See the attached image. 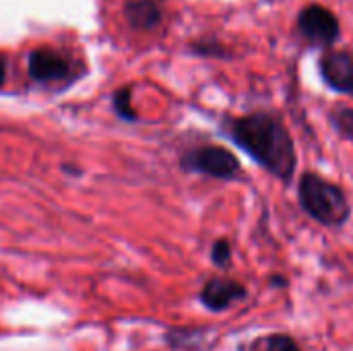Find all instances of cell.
Listing matches in <instances>:
<instances>
[{
    "mask_svg": "<svg viewBox=\"0 0 353 351\" xmlns=\"http://www.w3.org/2000/svg\"><path fill=\"white\" fill-rule=\"evenodd\" d=\"M70 72V66L66 58H62L54 50H35L29 56V74L37 83H52L60 81Z\"/></svg>",
    "mask_w": 353,
    "mask_h": 351,
    "instance_id": "6",
    "label": "cell"
},
{
    "mask_svg": "<svg viewBox=\"0 0 353 351\" xmlns=\"http://www.w3.org/2000/svg\"><path fill=\"white\" fill-rule=\"evenodd\" d=\"M4 79H6V66H4V60L0 58V87L4 85Z\"/></svg>",
    "mask_w": 353,
    "mask_h": 351,
    "instance_id": "13",
    "label": "cell"
},
{
    "mask_svg": "<svg viewBox=\"0 0 353 351\" xmlns=\"http://www.w3.org/2000/svg\"><path fill=\"white\" fill-rule=\"evenodd\" d=\"M246 290L230 279H211L201 294V300L207 308L211 310H225L228 306H232L236 300L244 298Z\"/></svg>",
    "mask_w": 353,
    "mask_h": 351,
    "instance_id": "7",
    "label": "cell"
},
{
    "mask_svg": "<svg viewBox=\"0 0 353 351\" xmlns=\"http://www.w3.org/2000/svg\"><path fill=\"white\" fill-rule=\"evenodd\" d=\"M321 72L331 89L353 97V56L350 52H327L321 60Z\"/></svg>",
    "mask_w": 353,
    "mask_h": 351,
    "instance_id": "5",
    "label": "cell"
},
{
    "mask_svg": "<svg viewBox=\"0 0 353 351\" xmlns=\"http://www.w3.org/2000/svg\"><path fill=\"white\" fill-rule=\"evenodd\" d=\"M230 134L254 161L281 180H290L296 170V149L288 128L271 114H252L236 120Z\"/></svg>",
    "mask_w": 353,
    "mask_h": 351,
    "instance_id": "1",
    "label": "cell"
},
{
    "mask_svg": "<svg viewBox=\"0 0 353 351\" xmlns=\"http://www.w3.org/2000/svg\"><path fill=\"white\" fill-rule=\"evenodd\" d=\"M298 194L304 211L325 225H341L350 217V203L343 190L316 174L302 176Z\"/></svg>",
    "mask_w": 353,
    "mask_h": 351,
    "instance_id": "2",
    "label": "cell"
},
{
    "mask_svg": "<svg viewBox=\"0 0 353 351\" xmlns=\"http://www.w3.org/2000/svg\"><path fill=\"white\" fill-rule=\"evenodd\" d=\"M184 168L219 180H234L240 174L238 157L223 147H203L194 149L184 157Z\"/></svg>",
    "mask_w": 353,
    "mask_h": 351,
    "instance_id": "3",
    "label": "cell"
},
{
    "mask_svg": "<svg viewBox=\"0 0 353 351\" xmlns=\"http://www.w3.org/2000/svg\"><path fill=\"white\" fill-rule=\"evenodd\" d=\"M128 23L134 29H153L159 19H161V10L157 6L155 0H130L124 8Z\"/></svg>",
    "mask_w": 353,
    "mask_h": 351,
    "instance_id": "8",
    "label": "cell"
},
{
    "mask_svg": "<svg viewBox=\"0 0 353 351\" xmlns=\"http://www.w3.org/2000/svg\"><path fill=\"white\" fill-rule=\"evenodd\" d=\"M333 124L343 134L353 139V108H339L333 112Z\"/></svg>",
    "mask_w": 353,
    "mask_h": 351,
    "instance_id": "9",
    "label": "cell"
},
{
    "mask_svg": "<svg viewBox=\"0 0 353 351\" xmlns=\"http://www.w3.org/2000/svg\"><path fill=\"white\" fill-rule=\"evenodd\" d=\"M114 108L120 116H124L126 120H134V112L130 108V91L122 89L114 95Z\"/></svg>",
    "mask_w": 353,
    "mask_h": 351,
    "instance_id": "10",
    "label": "cell"
},
{
    "mask_svg": "<svg viewBox=\"0 0 353 351\" xmlns=\"http://www.w3.org/2000/svg\"><path fill=\"white\" fill-rule=\"evenodd\" d=\"M263 351H300V348L294 343V339L283 337V335H275V337L267 339Z\"/></svg>",
    "mask_w": 353,
    "mask_h": 351,
    "instance_id": "11",
    "label": "cell"
},
{
    "mask_svg": "<svg viewBox=\"0 0 353 351\" xmlns=\"http://www.w3.org/2000/svg\"><path fill=\"white\" fill-rule=\"evenodd\" d=\"M211 257H213V263H215V265L225 267V265L230 263V259H232V246H230V242H228V240H219V242H215Z\"/></svg>",
    "mask_w": 353,
    "mask_h": 351,
    "instance_id": "12",
    "label": "cell"
},
{
    "mask_svg": "<svg viewBox=\"0 0 353 351\" xmlns=\"http://www.w3.org/2000/svg\"><path fill=\"white\" fill-rule=\"evenodd\" d=\"M298 27L302 31V35L314 43H323L329 46L339 37V21L337 17L321 6V4H310L306 6L300 17H298Z\"/></svg>",
    "mask_w": 353,
    "mask_h": 351,
    "instance_id": "4",
    "label": "cell"
}]
</instances>
